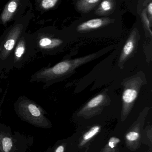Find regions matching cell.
I'll list each match as a JSON object with an SVG mask.
<instances>
[{
	"mask_svg": "<svg viewBox=\"0 0 152 152\" xmlns=\"http://www.w3.org/2000/svg\"><path fill=\"white\" fill-rule=\"evenodd\" d=\"M146 13L148 18H149V20L151 23L152 20V2L151 1H150L148 4L147 7L146 8Z\"/></svg>",
	"mask_w": 152,
	"mask_h": 152,
	"instance_id": "21",
	"label": "cell"
},
{
	"mask_svg": "<svg viewBox=\"0 0 152 152\" xmlns=\"http://www.w3.org/2000/svg\"><path fill=\"white\" fill-rule=\"evenodd\" d=\"M103 54L102 51L71 60H63L51 67H43L31 76L30 83L42 82L48 87L60 81L75 69L94 60Z\"/></svg>",
	"mask_w": 152,
	"mask_h": 152,
	"instance_id": "1",
	"label": "cell"
},
{
	"mask_svg": "<svg viewBox=\"0 0 152 152\" xmlns=\"http://www.w3.org/2000/svg\"><path fill=\"white\" fill-rule=\"evenodd\" d=\"M112 21L108 18H96L91 19L78 26L77 31L80 33H84L99 29L108 24Z\"/></svg>",
	"mask_w": 152,
	"mask_h": 152,
	"instance_id": "12",
	"label": "cell"
},
{
	"mask_svg": "<svg viewBox=\"0 0 152 152\" xmlns=\"http://www.w3.org/2000/svg\"><path fill=\"white\" fill-rule=\"evenodd\" d=\"M145 79L140 75H136L126 79L123 85L122 96L121 120L124 122L131 112L142 86L146 82Z\"/></svg>",
	"mask_w": 152,
	"mask_h": 152,
	"instance_id": "7",
	"label": "cell"
},
{
	"mask_svg": "<svg viewBox=\"0 0 152 152\" xmlns=\"http://www.w3.org/2000/svg\"><path fill=\"white\" fill-rule=\"evenodd\" d=\"M150 108L148 107L143 108L137 120L125 132L124 135L125 145L127 148L132 152L137 151L141 145V134Z\"/></svg>",
	"mask_w": 152,
	"mask_h": 152,
	"instance_id": "8",
	"label": "cell"
},
{
	"mask_svg": "<svg viewBox=\"0 0 152 152\" xmlns=\"http://www.w3.org/2000/svg\"><path fill=\"white\" fill-rule=\"evenodd\" d=\"M147 152H152V149H150V150H149V151H148Z\"/></svg>",
	"mask_w": 152,
	"mask_h": 152,
	"instance_id": "25",
	"label": "cell"
},
{
	"mask_svg": "<svg viewBox=\"0 0 152 152\" xmlns=\"http://www.w3.org/2000/svg\"><path fill=\"white\" fill-rule=\"evenodd\" d=\"M89 146H88L87 147H86V149H85V152H88V151L89 150Z\"/></svg>",
	"mask_w": 152,
	"mask_h": 152,
	"instance_id": "23",
	"label": "cell"
},
{
	"mask_svg": "<svg viewBox=\"0 0 152 152\" xmlns=\"http://www.w3.org/2000/svg\"><path fill=\"white\" fill-rule=\"evenodd\" d=\"M115 1L112 0H104L99 3V7L96 10V15H105L110 14L115 7Z\"/></svg>",
	"mask_w": 152,
	"mask_h": 152,
	"instance_id": "16",
	"label": "cell"
},
{
	"mask_svg": "<svg viewBox=\"0 0 152 152\" xmlns=\"http://www.w3.org/2000/svg\"><path fill=\"white\" fill-rule=\"evenodd\" d=\"M121 142V139L119 138L111 137L100 152H120L118 145Z\"/></svg>",
	"mask_w": 152,
	"mask_h": 152,
	"instance_id": "17",
	"label": "cell"
},
{
	"mask_svg": "<svg viewBox=\"0 0 152 152\" xmlns=\"http://www.w3.org/2000/svg\"><path fill=\"white\" fill-rule=\"evenodd\" d=\"M66 146V144L65 142L58 141L54 146L48 148L44 152H65Z\"/></svg>",
	"mask_w": 152,
	"mask_h": 152,
	"instance_id": "20",
	"label": "cell"
},
{
	"mask_svg": "<svg viewBox=\"0 0 152 152\" xmlns=\"http://www.w3.org/2000/svg\"><path fill=\"white\" fill-rule=\"evenodd\" d=\"M111 98L106 91H103L89 100L77 113L79 117L90 119L100 114L105 107L109 106Z\"/></svg>",
	"mask_w": 152,
	"mask_h": 152,
	"instance_id": "10",
	"label": "cell"
},
{
	"mask_svg": "<svg viewBox=\"0 0 152 152\" xmlns=\"http://www.w3.org/2000/svg\"><path fill=\"white\" fill-rule=\"evenodd\" d=\"M33 16V6H31L23 17L9 26L0 53V75L7 67L19 39L26 32Z\"/></svg>",
	"mask_w": 152,
	"mask_h": 152,
	"instance_id": "2",
	"label": "cell"
},
{
	"mask_svg": "<svg viewBox=\"0 0 152 152\" xmlns=\"http://www.w3.org/2000/svg\"><path fill=\"white\" fill-rule=\"evenodd\" d=\"M31 137L13 131L0 123V152H27L34 143Z\"/></svg>",
	"mask_w": 152,
	"mask_h": 152,
	"instance_id": "5",
	"label": "cell"
},
{
	"mask_svg": "<svg viewBox=\"0 0 152 152\" xmlns=\"http://www.w3.org/2000/svg\"><path fill=\"white\" fill-rule=\"evenodd\" d=\"M32 6L30 0H10L5 5L0 14V25L7 26L23 17Z\"/></svg>",
	"mask_w": 152,
	"mask_h": 152,
	"instance_id": "9",
	"label": "cell"
},
{
	"mask_svg": "<svg viewBox=\"0 0 152 152\" xmlns=\"http://www.w3.org/2000/svg\"><path fill=\"white\" fill-rule=\"evenodd\" d=\"M141 143L148 145L152 149V127L151 125L146 126L143 129L141 134Z\"/></svg>",
	"mask_w": 152,
	"mask_h": 152,
	"instance_id": "18",
	"label": "cell"
},
{
	"mask_svg": "<svg viewBox=\"0 0 152 152\" xmlns=\"http://www.w3.org/2000/svg\"><path fill=\"white\" fill-rule=\"evenodd\" d=\"M101 126L99 124L93 125L86 132H84L79 140L78 147L82 148L84 147H87L89 146V143L100 132Z\"/></svg>",
	"mask_w": 152,
	"mask_h": 152,
	"instance_id": "13",
	"label": "cell"
},
{
	"mask_svg": "<svg viewBox=\"0 0 152 152\" xmlns=\"http://www.w3.org/2000/svg\"><path fill=\"white\" fill-rule=\"evenodd\" d=\"M141 16V19H142V22H143V24H144V26H145V29L148 32L149 36L152 37V30H151L152 25H151V22L149 20L147 14L146 8L142 10Z\"/></svg>",
	"mask_w": 152,
	"mask_h": 152,
	"instance_id": "19",
	"label": "cell"
},
{
	"mask_svg": "<svg viewBox=\"0 0 152 152\" xmlns=\"http://www.w3.org/2000/svg\"><path fill=\"white\" fill-rule=\"evenodd\" d=\"M59 0H36L34 3L35 9L41 15L55 9L59 4Z\"/></svg>",
	"mask_w": 152,
	"mask_h": 152,
	"instance_id": "14",
	"label": "cell"
},
{
	"mask_svg": "<svg viewBox=\"0 0 152 152\" xmlns=\"http://www.w3.org/2000/svg\"><path fill=\"white\" fill-rule=\"evenodd\" d=\"M2 92V89L1 88V86L0 85V94H1Z\"/></svg>",
	"mask_w": 152,
	"mask_h": 152,
	"instance_id": "24",
	"label": "cell"
},
{
	"mask_svg": "<svg viewBox=\"0 0 152 152\" xmlns=\"http://www.w3.org/2000/svg\"><path fill=\"white\" fill-rule=\"evenodd\" d=\"M101 1L100 0H81L76 3V8L78 11L87 13L97 6Z\"/></svg>",
	"mask_w": 152,
	"mask_h": 152,
	"instance_id": "15",
	"label": "cell"
},
{
	"mask_svg": "<svg viewBox=\"0 0 152 152\" xmlns=\"http://www.w3.org/2000/svg\"><path fill=\"white\" fill-rule=\"evenodd\" d=\"M9 28H7L6 30L3 32L2 35L0 36V53L1 52L2 50V47H3V44H4V40H5V37L8 31Z\"/></svg>",
	"mask_w": 152,
	"mask_h": 152,
	"instance_id": "22",
	"label": "cell"
},
{
	"mask_svg": "<svg viewBox=\"0 0 152 152\" xmlns=\"http://www.w3.org/2000/svg\"><path fill=\"white\" fill-rule=\"evenodd\" d=\"M14 107L16 114L22 121L37 128H52V123L46 116L45 109L26 96H20L14 103Z\"/></svg>",
	"mask_w": 152,
	"mask_h": 152,
	"instance_id": "3",
	"label": "cell"
},
{
	"mask_svg": "<svg viewBox=\"0 0 152 152\" xmlns=\"http://www.w3.org/2000/svg\"><path fill=\"white\" fill-rule=\"evenodd\" d=\"M38 53L52 55L63 50L66 44L63 33L52 26L38 29L34 34Z\"/></svg>",
	"mask_w": 152,
	"mask_h": 152,
	"instance_id": "4",
	"label": "cell"
},
{
	"mask_svg": "<svg viewBox=\"0 0 152 152\" xmlns=\"http://www.w3.org/2000/svg\"><path fill=\"white\" fill-rule=\"evenodd\" d=\"M37 53L34 34L25 33L19 39L5 72H9L14 68L21 69Z\"/></svg>",
	"mask_w": 152,
	"mask_h": 152,
	"instance_id": "6",
	"label": "cell"
},
{
	"mask_svg": "<svg viewBox=\"0 0 152 152\" xmlns=\"http://www.w3.org/2000/svg\"><path fill=\"white\" fill-rule=\"evenodd\" d=\"M140 38L139 32L137 28L132 30L123 48L118 61V65L122 69L124 65L134 55L137 47Z\"/></svg>",
	"mask_w": 152,
	"mask_h": 152,
	"instance_id": "11",
	"label": "cell"
}]
</instances>
